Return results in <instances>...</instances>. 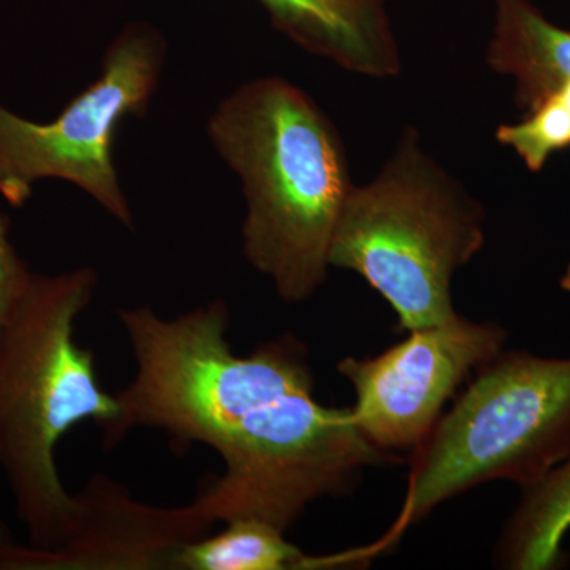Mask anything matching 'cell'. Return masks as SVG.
I'll use <instances>...</instances> for the list:
<instances>
[{
	"instance_id": "cell-1",
	"label": "cell",
	"mask_w": 570,
	"mask_h": 570,
	"mask_svg": "<svg viewBox=\"0 0 570 570\" xmlns=\"http://www.w3.org/2000/svg\"><path fill=\"white\" fill-rule=\"evenodd\" d=\"M135 376L116 395L119 415L104 433L115 448L135 428L163 430L176 442L204 444L224 472L194 504L212 521L253 515L306 487L343 450L348 409L314 396L307 351L294 335L236 355L224 299L160 317L153 307L118 309Z\"/></svg>"
},
{
	"instance_id": "cell-2",
	"label": "cell",
	"mask_w": 570,
	"mask_h": 570,
	"mask_svg": "<svg viewBox=\"0 0 570 570\" xmlns=\"http://www.w3.org/2000/svg\"><path fill=\"white\" fill-rule=\"evenodd\" d=\"M246 198L243 253L285 303L324 285L330 247L355 184L340 132L313 99L279 77L225 97L208 121Z\"/></svg>"
},
{
	"instance_id": "cell-3",
	"label": "cell",
	"mask_w": 570,
	"mask_h": 570,
	"mask_svg": "<svg viewBox=\"0 0 570 570\" xmlns=\"http://www.w3.org/2000/svg\"><path fill=\"white\" fill-rule=\"evenodd\" d=\"M97 281L88 266L33 273L0 333V469L33 549L61 547L78 515L77 494L56 466L59 441L85 420L105 433L119 415L116 395L97 379L92 352L75 337Z\"/></svg>"
},
{
	"instance_id": "cell-4",
	"label": "cell",
	"mask_w": 570,
	"mask_h": 570,
	"mask_svg": "<svg viewBox=\"0 0 570 570\" xmlns=\"http://www.w3.org/2000/svg\"><path fill=\"white\" fill-rule=\"evenodd\" d=\"M485 245V209L407 127L376 178L354 186L330 266L362 276L407 332L456 316L455 273Z\"/></svg>"
},
{
	"instance_id": "cell-5",
	"label": "cell",
	"mask_w": 570,
	"mask_h": 570,
	"mask_svg": "<svg viewBox=\"0 0 570 570\" xmlns=\"http://www.w3.org/2000/svg\"><path fill=\"white\" fill-rule=\"evenodd\" d=\"M412 455L406 498L371 558L450 499L509 480L530 485L570 455V358L502 348Z\"/></svg>"
},
{
	"instance_id": "cell-6",
	"label": "cell",
	"mask_w": 570,
	"mask_h": 570,
	"mask_svg": "<svg viewBox=\"0 0 570 570\" xmlns=\"http://www.w3.org/2000/svg\"><path fill=\"white\" fill-rule=\"evenodd\" d=\"M165 56L164 37L149 26L134 24L108 47L96 81L52 121H31L0 104V195L20 208L37 183L61 179L132 227L112 148L124 119L148 111Z\"/></svg>"
},
{
	"instance_id": "cell-7",
	"label": "cell",
	"mask_w": 570,
	"mask_h": 570,
	"mask_svg": "<svg viewBox=\"0 0 570 570\" xmlns=\"http://www.w3.org/2000/svg\"><path fill=\"white\" fill-rule=\"evenodd\" d=\"M508 337L504 326L456 314L412 330L407 340L381 355L346 356L337 371L354 387L356 426L382 452H414L456 390L504 348Z\"/></svg>"
},
{
	"instance_id": "cell-8",
	"label": "cell",
	"mask_w": 570,
	"mask_h": 570,
	"mask_svg": "<svg viewBox=\"0 0 570 570\" xmlns=\"http://www.w3.org/2000/svg\"><path fill=\"white\" fill-rule=\"evenodd\" d=\"M73 530L56 550L10 542L0 550V570H176L187 543L214 524L197 505L157 508L132 498L104 474L77 493Z\"/></svg>"
},
{
	"instance_id": "cell-9",
	"label": "cell",
	"mask_w": 570,
	"mask_h": 570,
	"mask_svg": "<svg viewBox=\"0 0 570 570\" xmlns=\"http://www.w3.org/2000/svg\"><path fill=\"white\" fill-rule=\"evenodd\" d=\"M277 31L311 55L374 80L400 75L385 0H261Z\"/></svg>"
},
{
	"instance_id": "cell-10",
	"label": "cell",
	"mask_w": 570,
	"mask_h": 570,
	"mask_svg": "<svg viewBox=\"0 0 570 570\" xmlns=\"http://www.w3.org/2000/svg\"><path fill=\"white\" fill-rule=\"evenodd\" d=\"M487 62L515 81V102L534 110L570 82V31L543 17L530 0H494Z\"/></svg>"
},
{
	"instance_id": "cell-11",
	"label": "cell",
	"mask_w": 570,
	"mask_h": 570,
	"mask_svg": "<svg viewBox=\"0 0 570 570\" xmlns=\"http://www.w3.org/2000/svg\"><path fill=\"white\" fill-rule=\"evenodd\" d=\"M570 531V455L547 474L521 487L519 505L494 549V564L508 570H560Z\"/></svg>"
},
{
	"instance_id": "cell-12",
	"label": "cell",
	"mask_w": 570,
	"mask_h": 570,
	"mask_svg": "<svg viewBox=\"0 0 570 570\" xmlns=\"http://www.w3.org/2000/svg\"><path fill=\"white\" fill-rule=\"evenodd\" d=\"M355 564L351 551L311 557L279 528L253 517L225 521L223 531L187 543L176 570H318Z\"/></svg>"
},
{
	"instance_id": "cell-13",
	"label": "cell",
	"mask_w": 570,
	"mask_h": 570,
	"mask_svg": "<svg viewBox=\"0 0 570 570\" xmlns=\"http://www.w3.org/2000/svg\"><path fill=\"white\" fill-rule=\"evenodd\" d=\"M497 140L515 151L531 171H540L551 154L570 146V82L528 111L517 124L498 127Z\"/></svg>"
},
{
	"instance_id": "cell-14",
	"label": "cell",
	"mask_w": 570,
	"mask_h": 570,
	"mask_svg": "<svg viewBox=\"0 0 570 570\" xmlns=\"http://www.w3.org/2000/svg\"><path fill=\"white\" fill-rule=\"evenodd\" d=\"M32 276L11 243L9 220L0 213V333L28 291Z\"/></svg>"
},
{
	"instance_id": "cell-15",
	"label": "cell",
	"mask_w": 570,
	"mask_h": 570,
	"mask_svg": "<svg viewBox=\"0 0 570 570\" xmlns=\"http://www.w3.org/2000/svg\"><path fill=\"white\" fill-rule=\"evenodd\" d=\"M10 542H13V538H11L9 527L0 520V550L9 546Z\"/></svg>"
},
{
	"instance_id": "cell-16",
	"label": "cell",
	"mask_w": 570,
	"mask_h": 570,
	"mask_svg": "<svg viewBox=\"0 0 570 570\" xmlns=\"http://www.w3.org/2000/svg\"><path fill=\"white\" fill-rule=\"evenodd\" d=\"M560 284L562 291L568 292V294H570V264L568 265V268H566L564 275H562Z\"/></svg>"
}]
</instances>
